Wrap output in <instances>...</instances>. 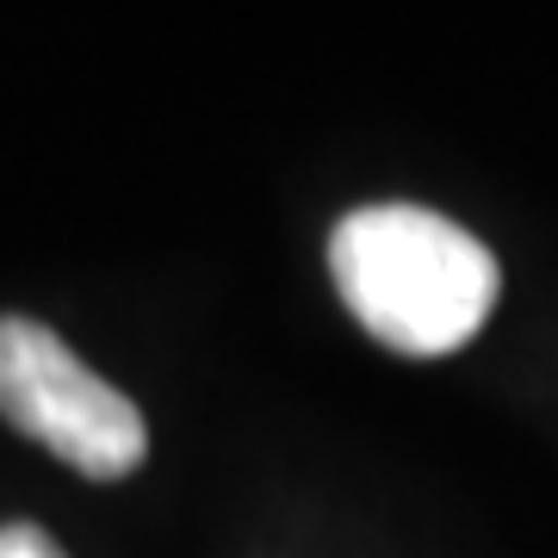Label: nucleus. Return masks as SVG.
Masks as SVG:
<instances>
[{"mask_svg": "<svg viewBox=\"0 0 558 558\" xmlns=\"http://www.w3.org/2000/svg\"><path fill=\"white\" fill-rule=\"evenodd\" d=\"M0 558H69L57 539L32 527V521H13V527H0Z\"/></svg>", "mask_w": 558, "mask_h": 558, "instance_id": "7ed1b4c3", "label": "nucleus"}, {"mask_svg": "<svg viewBox=\"0 0 558 558\" xmlns=\"http://www.w3.org/2000/svg\"><path fill=\"white\" fill-rule=\"evenodd\" d=\"M329 274L360 329L410 360L465 348L502 286L497 255L465 223L422 205L348 211L329 236Z\"/></svg>", "mask_w": 558, "mask_h": 558, "instance_id": "f257e3e1", "label": "nucleus"}, {"mask_svg": "<svg viewBox=\"0 0 558 558\" xmlns=\"http://www.w3.org/2000/svg\"><path fill=\"white\" fill-rule=\"evenodd\" d=\"M0 416L81 478H124L149 453L137 403L32 317H0Z\"/></svg>", "mask_w": 558, "mask_h": 558, "instance_id": "f03ea898", "label": "nucleus"}]
</instances>
